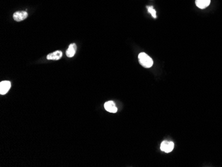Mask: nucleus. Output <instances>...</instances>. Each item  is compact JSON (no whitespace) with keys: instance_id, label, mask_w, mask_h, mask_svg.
<instances>
[{"instance_id":"1","label":"nucleus","mask_w":222,"mask_h":167,"mask_svg":"<svg viewBox=\"0 0 222 167\" xmlns=\"http://www.w3.org/2000/svg\"><path fill=\"white\" fill-rule=\"evenodd\" d=\"M138 60L140 65L145 68H150L154 63L152 59L144 52L138 55Z\"/></svg>"},{"instance_id":"2","label":"nucleus","mask_w":222,"mask_h":167,"mask_svg":"<svg viewBox=\"0 0 222 167\" xmlns=\"http://www.w3.org/2000/svg\"><path fill=\"white\" fill-rule=\"evenodd\" d=\"M174 147V144L173 142L164 141L161 143L160 149L162 151H164L166 153H169L172 151Z\"/></svg>"},{"instance_id":"3","label":"nucleus","mask_w":222,"mask_h":167,"mask_svg":"<svg viewBox=\"0 0 222 167\" xmlns=\"http://www.w3.org/2000/svg\"><path fill=\"white\" fill-rule=\"evenodd\" d=\"M11 88V83L9 81H3L0 83V94L5 95Z\"/></svg>"},{"instance_id":"4","label":"nucleus","mask_w":222,"mask_h":167,"mask_svg":"<svg viewBox=\"0 0 222 167\" xmlns=\"http://www.w3.org/2000/svg\"><path fill=\"white\" fill-rule=\"evenodd\" d=\"M28 16V13L27 12L21 11V12H16L13 13V19L16 21V22H22V21L26 19Z\"/></svg>"},{"instance_id":"5","label":"nucleus","mask_w":222,"mask_h":167,"mask_svg":"<svg viewBox=\"0 0 222 167\" xmlns=\"http://www.w3.org/2000/svg\"><path fill=\"white\" fill-rule=\"evenodd\" d=\"M104 109L106 111H107L109 113H115L117 112V107L116 106L114 103L111 101L106 102L104 105Z\"/></svg>"},{"instance_id":"6","label":"nucleus","mask_w":222,"mask_h":167,"mask_svg":"<svg viewBox=\"0 0 222 167\" xmlns=\"http://www.w3.org/2000/svg\"><path fill=\"white\" fill-rule=\"evenodd\" d=\"M62 56L63 53L61 51H56L49 53L47 56V59L48 60H59Z\"/></svg>"},{"instance_id":"7","label":"nucleus","mask_w":222,"mask_h":167,"mask_svg":"<svg viewBox=\"0 0 222 167\" xmlns=\"http://www.w3.org/2000/svg\"><path fill=\"white\" fill-rule=\"evenodd\" d=\"M77 51V46L75 43H71L66 51V55L68 57H73Z\"/></svg>"},{"instance_id":"8","label":"nucleus","mask_w":222,"mask_h":167,"mask_svg":"<svg viewBox=\"0 0 222 167\" xmlns=\"http://www.w3.org/2000/svg\"><path fill=\"white\" fill-rule=\"evenodd\" d=\"M211 0H196V5L200 9H205L210 4Z\"/></svg>"},{"instance_id":"9","label":"nucleus","mask_w":222,"mask_h":167,"mask_svg":"<svg viewBox=\"0 0 222 167\" xmlns=\"http://www.w3.org/2000/svg\"><path fill=\"white\" fill-rule=\"evenodd\" d=\"M146 8L148 9V12H149L151 15H152V17H154V19L156 18V10L154 9V8H153V6H146Z\"/></svg>"}]
</instances>
